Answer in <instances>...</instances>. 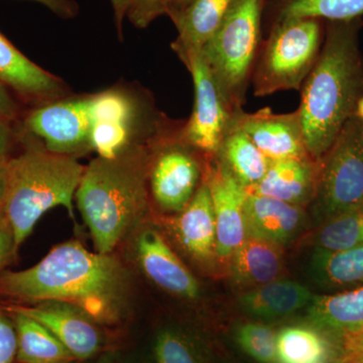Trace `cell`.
Returning <instances> with one entry per match:
<instances>
[{"instance_id": "cell-18", "label": "cell", "mask_w": 363, "mask_h": 363, "mask_svg": "<svg viewBox=\"0 0 363 363\" xmlns=\"http://www.w3.org/2000/svg\"><path fill=\"white\" fill-rule=\"evenodd\" d=\"M247 236L286 245L304 224V207L267 197L247 193L245 200Z\"/></svg>"}, {"instance_id": "cell-34", "label": "cell", "mask_w": 363, "mask_h": 363, "mask_svg": "<svg viewBox=\"0 0 363 363\" xmlns=\"http://www.w3.org/2000/svg\"><path fill=\"white\" fill-rule=\"evenodd\" d=\"M13 229L6 220L4 212L0 213V271L6 266L7 260L16 252Z\"/></svg>"}, {"instance_id": "cell-40", "label": "cell", "mask_w": 363, "mask_h": 363, "mask_svg": "<svg viewBox=\"0 0 363 363\" xmlns=\"http://www.w3.org/2000/svg\"><path fill=\"white\" fill-rule=\"evenodd\" d=\"M192 0H169V6L167 7L166 14L175 13V11H181L186 6H188Z\"/></svg>"}, {"instance_id": "cell-17", "label": "cell", "mask_w": 363, "mask_h": 363, "mask_svg": "<svg viewBox=\"0 0 363 363\" xmlns=\"http://www.w3.org/2000/svg\"><path fill=\"white\" fill-rule=\"evenodd\" d=\"M319 166L312 157L272 161L264 178L245 192L304 207L316 194Z\"/></svg>"}, {"instance_id": "cell-5", "label": "cell", "mask_w": 363, "mask_h": 363, "mask_svg": "<svg viewBox=\"0 0 363 363\" xmlns=\"http://www.w3.org/2000/svg\"><path fill=\"white\" fill-rule=\"evenodd\" d=\"M264 0H233L218 30L201 52L224 97L242 111L262 45Z\"/></svg>"}, {"instance_id": "cell-41", "label": "cell", "mask_w": 363, "mask_h": 363, "mask_svg": "<svg viewBox=\"0 0 363 363\" xmlns=\"http://www.w3.org/2000/svg\"><path fill=\"white\" fill-rule=\"evenodd\" d=\"M93 363H121L114 351H106L99 355Z\"/></svg>"}, {"instance_id": "cell-23", "label": "cell", "mask_w": 363, "mask_h": 363, "mask_svg": "<svg viewBox=\"0 0 363 363\" xmlns=\"http://www.w3.org/2000/svg\"><path fill=\"white\" fill-rule=\"evenodd\" d=\"M281 245L247 236L231 257L233 279L242 285H266L283 271Z\"/></svg>"}, {"instance_id": "cell-4", "label": "cell", "mask_w": 363, "mask_h": 363, "mask_svg": "<svg viewBox=\"0 0 363 363\" xmlns=\"http://www.w3.org/2000/svg\"><path fill=\"white\" fill-rule=\"evenodd\" d=\"M18 135L25 147L7 160L2 210L13 229L16 250L52 208L65 207L74 218L73 200L85 169L77 157L50 152L37 138L21 130Z\"/></svg>"}, {"instance_id": "cell-16", "label": "cell", "mask_w": 363, "mask_h": 363, "mask_svg": "<svg viewBox=\"0 0 363 363\" xmlns=\"http://www.w3.org/2000/svg\"><path fill=\"white\" fill-rule=\"evenodd\" d=\"M0 83L21 99L47 104L65 93L61 79L40 68L0 33Z\"/></svg>"}, {"instance_id": "cell-38", "label": "cell", "mask_w": 363, "mask_h": 363, "mask_svg": "<svg viewBox=\"0 0 363 363\" xmlns=\"http://www.w3.org/2000/svg\"><path fill=\"white\" fill-rule=\"evenodd\" d=\"M112 9H113L114 21L119 37L123 38V23L128 11V0H111Z\"/></svg>"}, {"instance_id": "cell-30", "label": "cell", "mask_w": 363, "mask_h": 363, "mask_svg": "<svg viewBox=\"0 0 363 363\" xmlns=\"http://www.w3.org/2000/svg\"><path fill=\"white\" fill-rule=\"evenodd\" d=\"M235 340L241 350L259 363H278L277 333L271 327L259 323L240 325L235 332Z\"/></svg>"}, {"instance_id": "cell-25", "label": "cell", "mask_w": 363, "mask_h": 363, "mask_svg": "<svg viewBox=\"0 0 363 363\" xmlns=\"http://www.w3.org/2000/svg\"><path fill=\"white\" fill-rule=\"evenodd\" d=\"M278 363H336L333 341L315 326H288L277 334Z\"/></svg>"}, {"instance_id": "cell-35", "label": "cell", "mask_w": 363, "mask_h": 363, "mask_svg": "<svg viewBox=\"0 0 363 363\" xmlns=\"http://www.w3.org/2000/svg\"><path fill=\"white\" fill-rule=\"evenodd\" d=\"M18 114L20 106L11 90L0 83V121L13 124L18 119Z\"/></svg>"}, {"instance_id": "cell-12", "label": "cell", "mask_w": 363, "mask_h": 363, "mask_svg": "<svg viewBox=\"0 0 363 363\" xmlns=\"http://www.w3.org/2000/svg\"><path fill=\"white\" fill-rule=\"evenodd\" d=\"M205 179L211 193L215 226L216 257L229 260L247 238L245 220V189L216 157H209Z\"/></svg>"}, {"instance_id": "cell-36", "label": "cell", "mask_w": 363, "mask_h": 363, "mask_svg": "<svg viewBox=\"0 0 363 363\" xmlns=\"http://www.w3.org/2000/svg\"><path fill=\"white\" fill-rule=\"evenodd\" d=\"M49 9L62 18H73L79 13V6L74 0H33Z\"/></svg>"}, {"instance_id": "cell-32", "label": "cell", "mask_w": 363, "mask_h": 363, "mask_svg": "<svg viewBox=\"0 0 363 363\" xmlns=\"http://www.w3.org/2000/svg\"><path fill=\"white\" fill-rule=\"evenodd\" d=\"M332 341L335 345L336 363H363V331L345 334Z\"/></svg>"}, {"instance_id": "cell-28", "label": "cell", "mask_w": 363, "mask_h": 363, "mask_svg": "<svg viewBox=\"0 0 363 363\" xmlns=\"http://www.w3.org/2000/svg\"><path fill=\"white\" fill-rule=\"evenodd\" d=\"M362 16L363 0H279L277 20L304 18L347 21Z\"/></svg>"}, {"instance_id": "cell-6", "label": "cell", "mask_w": 363, "mask_h": 363, "mask_svg": "<svg viewBox=\"0 0 363 363\" xmlns=\"http://www.w3.org/2000/svg\"><path fill=\"white\" fill-rule=\"evenodd\" d=\"M323 37L317 18L277 20L269 38L260 45L253 69L250 83L255 96L301 90L316 63Z\"/></svg>"}, {"instance_id": "cell-9", "label": "cell", "mask_w": 363, "mask_h": 363, "mask_svg": "<svg viewBox=\"0 0 363 363\" xmlns=\"http://www.w3.org/2000/svg\"><path fill=\"white\" fill-rule=\"evenodd\" d=\"M179 58L192 76L195 94L192 114L182 128V138L206 156L213 157L241 111H234L224 97L201 51L186 52Z\"/></svg>"}, {"instance_id": "cell-27", "label": "cell", "mask_w": 363, "mask_h": 363, "mask_svg": "<svg viewBox=\"0 0 363 363\" xmlns=\"http://www.w3.org/2000/svg\"><path fill=\"white\" fill-rule=\"evenodd\" d=\"M152 363H208L206 350L195 336L174 326H164L150 343Z\"/></svg>"}, {"instance_id": "cell-39", "label": "cell", "mask_w": 363, "mask_h": 363, "mask_svg": "<svg viewBox=\"0 0 363 363\" xmlns=\"http://www.w3.org/2000/svg\"><path fill=\"white\" fill-rule=\"evenodd\" d=\"M7 159L0 160V213L4 210V198H6L7 179Z\"/></svg>"}, {"instance_id": "cell-14", "label": "cell", "mask_w": 363, "mask_h": 363, "mask_svg": "<svg viewBox=\"0 0 363 363\" xmlns=\"http://www.w3.org/2000/svg\"><path fill=\"white\" fill-rule=\"evenodd\" d=\"M236 118L257 149L271 161L311 157L298 109L276 113L264 107L253 113L241 111Z\"/></svg>"}, {"instance_id": "cell-24", "label": "cell", "mask_w": 363, "mask_h": 363, "mask_svg": "<svg viewBox=\"0 0 363 363\" xmlns=\"http://www.w3.org/2000/svg\"><path fill=\"white\" fill-rule=\"evenodd\" d=\"M16 328L18 363H72L73 355L47 327L23 313L9 309Z\"/></svg>"}, {"instance_id": "cell-1", "label": "cell", "mask_w": 363, "mask_h": 363, "mask_svg": "<svg viewBox=\"0 0 363 363\" xmlns=\"http://www.w3.org/2000/svg\"><path fill=\"white\" fill-rule=\"evenodd\" d=\"M0 294L25 302L60 301L79 308L98 325L121 324L131 295L130 272L113 253L82 243H61L30 269L0 276Z\"/></svg>"}, {"instance_id": "cell-42", "label": "cell", "mask_w": 363, "mask_h": 363, "mask_svg": "<svg viewBox=\"0 0 363 363\" xmlns=\"http://www.w3.org/2000/svg\"><path fill=\"white\" fill-rule=\"evenodd\" d=\"M354 116H357V118L362 119L363 121V96L360 98L359 101H358L357 109H355Z\"/></svg>"}, {"instance_id": "cell-8", "label": "cell", "mask_w": 363, "mask_h": 363, "mask_svg": "<svg viewBox=\"0 0 363 363\" xmlns=\"http://www.w3.org/2000/svg\"><path fill=\"white\" fill-rule=\"evenodd\" d=\"M181 130L175 128L155 138L150 164V198L161 211L174 215L194 197L209 157L185 142Z\"/></svg>"}, {"instance_id": "cell-44", "label": "cell", "mask_w": 363, "mask_h": 363, "mask_svg": "<svg viewBox=\"0 0 363 363\" xmlns=\"http://www.w3.org/2000/svg\"><path fill=\"white\" fill-rule=\"evenodd\" d=\"M72 363H80V362H72Z\"/></svg>"}, {"instance_id": "cell-19", "label": "cell", "mask_w": 363, "mask_h": 363, "mask_svg": "<svg viewBox=\"0 0 363 363\" xmlns=\"http://www.w3.org/2000/svg\"><path fill=\"white\" fill-rule=\"evenodd\" d=\"M233 0H192L181 11L169 14L178 37L172 44L177 56L201 51L220 26Z\"/></svg>"}, {"instance_id": "cell-21", "label": "cell", "mask_w": 363, "mask_h": 363, "mask_svg": "<svg viewBox=\"0 0 363 363\" xmlns=\"http://www.w3.org/2000/svg\"><path fill=\"white\" fill-rule=\"evenodd\" d=\"M313 298L307 286L289 279H276L240 298L241 308L260 319H279L290 316L309 305Z\"/></svg>"}, {"instance_id": "cell-20", "label": "cell", "mask_w": 363, "mask_h": 363, "mask_svg": "<svg viewBox=\"0 0 363 363\" xmlns=\"http://www.w3.org/2000/svg\"><path fill=\"white\" fill-rule=\"evenodd\" d=\"M308 318L332 340L363 331V286L331 295L313 296Z\"/></svg>"}, {"instance_id": "cell-10", "label": "cell", "mask_w": 363, "mask_h": 363, "mask_svg": "<svg viewBox=\"0 0 363 363\" xmlns=\"http://www.w3.org/2000/svg\"><path fill=\"white\" fill-rule=\"evenodd\" d=\"M21 130L39 138L55 154L77 157L93 150L91 98L40 105L30 111Z\"/></svg>"}, {"instance_id": "cell-15", "label": "cell", "mask_w": 363, "mask_h": 363, "mask_svg": "<svg viewBox=\"0 0 363 363\" xmlns=\"http://www.w3.org/2000/svg\"><path fill=\"white\" fill-rule=\"evenodd\" d=\"M169 228L182 250L203 267L216 260V226L211 193L206 179L180 213L168 221Z\"/></svg>"}, {"instance_id": "cell-2", "label": "cell", "mask_w": 363, "mask_h": 363, "mask_svg": "<svg viewBox=\"0 0 363 363\" xmlns=\"http://www.w3.org/2000/svg\"><path fill=\"white\" fill-rule=\"evenodd\" d=\"M362 26V18L329 21L316 63L301 88L298 111L313 159H321L331 147L363 96Z\"/></svg>"}, {"instance_id": "cell-13", "label": "cell", "mask_w": 363, "mask_h": 363, "mask_svg": "<svg viewBox=\"0 0 363 363\" xmlns=\"http://www.w3.org/2000/svg\"><path fill=\"white\" fill-rule=\"evenodd\" d=\"M133 252L138 267L150 281L178 297H199L197 279L169 247L164 236L152 226L140 228L133 240Z\"/></svg>"}, {"instance_id": "cell-43", "label": "cell", "mask_w": 363, "mask_h": 363, "mask_svg": "<svg viewBox=\"0 0 363 363\" xmlns=\"http://www.w3.org/2000/svg\"><path fill=\"white\" fill-rule=\"evenodd\" d=\"M362 140H363V128H362Z\"/></svg>"}, {"instance_id": "cell-3", "label": "cell", "mask_w": 363, "mask_h": 363, "mask_svg": "<svg viewBox=\"0 0 363 363\" xmlns=\"http://www.w3.org/2000/svg\"><path fill=\"white\" fill-rule=\"evenodd\" d=\"M156 136L145 143H131L112 159L97 157L85 167L75 199L96 252H113L142 225L149 210L150 164Z\"/></svg>"}, {"instance_id": "cell-29", "label": "cell", "mask_w": 363, "mask_h": 363, "mask_svg": "<svg viewBox=\"0 0 363 363\" xmlns=\"http://www.w3.org/2000/svg\"><path fill=\"white\" fill-rule=\"evenodd\" d=\"M317 250L341 252L363 245V207L324 221L315 234Z\"/></svg>"}, {"instance_id": "cell-11", "label": "cell", "mask_w": 363, "mask_h": 363, "mask_svg": "<svg viewBox=\"0 0 363 363\" xmlns=\"http://www.w3.org/2000/svg\"><path fill=\"white\" fill-rule=\"evenodd\" d=\"M9 309L23 313L47 327L76 362H87L106 352L104 328L75 306L60 301H45L33 307L14 306Z\"/></svg>"}, {"instance_id": "cell-37", "label": "cell", "mask_w": 363, "mask_h": 363, "mask_svg": "<svg viewBox=\"0 0 363 363\" xmlns=\"http://www.w3.org/2000/svg\"><path fill=\"white\" fill-rule=\"evenodd\" d=\"M16 140H18V130H13L11 123L0 121V160L11 157Z\"/></svg>"}, {"instance_id": "cell-26", "label": "cell", "mask_w": 363, "mask_h": 363, "mask_svg": "<svg viewBox=\"0 0 363 363\" xmlns=\"http://www.w3.org/2000/svg\"><path fill=\"white\" fill-rule=\"evenodd\" d=\"M313 278L329 290H351L363 286V245L341 250H317L311 260Z\"/></svg>"}, {"instance_id": "cell-7", "label": "cell", "mask_w": 363, "mask_h": 363, "mask_svg": "<svg viewBox=\"0 0 363 363\" xmlns=\"http://www.w3.org/2000/svg\"><path fill=\"white\" fill-rule=\"evenodd\" d=\"M363 121L352 116L319 160L314 210L324 221L363 207Z\"/></svg>"}, {"instance_id": "cell-31", "label": "cell", "mask_w": 363, "mask_h": 363, "mask_svg": "<svg viewBox=\"0 0 363 363\" xmlns=\"http://www.w3.org/2000/svg\"><path fill=\"white\" fill-rule=\"evenodd\" d=\"M169 0H128L126 16L133 26L145 28L152 21L166 14Z\"/></svg>"}, {"instance_id": "cell-33", "label": "cell", "mask_w": 363, "mask_h": 363, "mask_svg": "<svg viewBox=\"0 0 363 363\" xmlns=\"http://www.w3.org/2000/svg\"><path fill=\"white\" fill-rule=\"evenodd\" d=\"M16 351L18 341L13 318L0 310V363L16 362Z\"/></svg>"}, {"instance_id": "cell-22", "label": "cell", "mask_w": 363, "mask_h": 363, "mask_svg": "<svg viewBox=\"0 0 363 363\" xmlns=\"http://www.w3.org/2000/svg\"><path fill=\"white\" fill-rule=\"evenodd\" d=\"M236 117L214 157L247 189L264 178L272 161L248 138Z\"/></svg>"}]
</instances>
